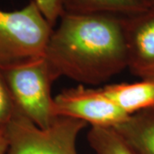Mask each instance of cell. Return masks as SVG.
Returning <instances> with one entry per match:
<instances>
[{
    "instance_id": "7a4b0ae2",
    "label": "cell",
    "mask_w": 154,
    "mask_h": 154,
    "mask_svg": "<svg viewBox=\"0 0 154 154\" xmlns=\"http://www.w3.org/2000/svg\"><path fill=\"white\" fill-rule=\"evenodd\" d=\"M15 111L40 128L54 122L51 85L58 78L45 57L0 67Z\"/></svg>"
},
{
    "instance_id": "8992f818",
    "label": "cell",
    "mask_w": 154,
    "mask_h": 154,
    "mask_svg": "<svg viewBox=\"0 0 154 154\" xmlns=\"http://www.w3.org/2000/svg\"><path fill=\"white\" fill-rule=\"evenodd\" d=\"M127 61L136 76L154 79V6L131 17H122Z\"/></svg>"
},
{
    "instance_id": "5b68a950",
    "label": "cell",
    "mask_w": 154,
    "mask_h": 154,
    "mask_svg": "<svg viewBox=\"0 0 154 154\" xmlns=\"http://www.w3.org/2000/svg\"><path fill=\"white\" fill-rule=\"evenodd\" d=\"M54 113L85 122L91 127H116L128 116L105 94L103 88L80 85L63 90L54 98Z\"/></svg>"
},
{
    "instance_id": "ba28073f",
    "label": "cell",
    "mask_w": 154,
    "mask_h": 154,
    "mask_svg": "<svg viewBox=\"0 0 154 154\" xmlns=\"http://www.w3.org/2000/svg\"><path fill=\"white\" fill-rule=\"evenodd\" d=\"M114 128L135 154H154V110L129 116Z\"/></svg>"
},
{
    "instance_id": "6da1fadb",
    "label": "cell",
    "mask_w": 154,
    "mask_h": 154,
    "mask_svg": "<svg viewBox=\"0 0 154 154\" xmlns=\"http://www.w3.org/2000/svg\"><path fill=\"white\" fill-rule=\"evenodd\" d=\"M58 22L45 53L58 78L99 84L128 67L122 17L64 12Z\"/></svg>"
},
{
    "instance_id": "277c9868",
    "label": "cell",
    "mask_w": 154,
    "mask_h": 154,
    "mask_svg": "<svg viewBox=\"0 0 154 154\" xmlns=\"http://www.w3.org/2000/svg\"><path fill=\"white\" fill-rule=\"evenodd\" d=\"M85 122L57 116L47 128H40L15 111L5 131L8 154H78L76 140Z\"/></svg>"
},
{
    "instance_id": "7c38bea8",
    "label": "cell",
    "mask_w": 154,
    "mask_h": 154,
    "mask_svg": "<svg viewBox=\"0 0 154 154\" xmlns=\"http://www.w3.org/2000/svg\"><path fill=\"white\" fill-rule=\"evenodd\" d=\"M42 12L45 19L55 28L57 22L59 21L64 13L62 0H33Z\"/></svg>"
},
{
    "instance_id": "3957f363",
    "label": "cell",
    "mask_w": 154,
    "mask_h": 154,
    "mask_svg": "<svg viewBox=\"0 0 154 154\" xmlns=\"http://www.w3.org/2000/svg\"><path fill=\"white\" fill-rule=\"evenodd\" d=\"M53 28L33 0L18 11L0 10V67L45 57Z\"/></svg>"
},
{
    "instance_id": "9c48e42d",
    "label": "cell",
    "mask_w": 154,
    "mask_h": 154,
    "mask_svg": "<svg viewBox=\"0 0 154 154\" xmlns=\"http://www.w3.org/2000/svg\"><path fill=\"white\" fill-rule=\"evenodd\" d=\"M64 12L74 14H110L127 17L146 11L141 0H62Z\"/></svg>"
},
{
    "instance_id": "30bf717a",
    "label": "cell",
    "mask_w": 154,
    "mask_h": 154,
    "mask_svg": "<svg viewBox=\"0 0 154 154\" xmlns=\"http://www.w3.org/2000/svg\"><path fill=\"white\" fill-rule=\"evenodd\" d=\"M88 140L96 154H135L113 127H91Z\"/></svg>"
},
{
    "instance_id": "52a82bcc",
    "label": "cell",
    "mask_w": 154,
    "mask_h": 154,
    "mask_svg": "<svg viewBox=\"0 0 154 154\" xmlns=\"http://www.w3.org/2000/svg\"><path fill=\"white\" fill-rule=\"evenodd\" d=\"M102 88L128 116L145 110H154V79L106 85Z\"/></svg>"
},
{
    "instance_id": "8fae6325",
    "label": "cell",
    "mask_w": 154,
    "mask_h": 154,
    "mask_svg": "<svg viewBox=\"0 0 154 154\" xmlns=\"http://www.w3.org/2000/svg\"><path fill=\"white\" fill-rule=\"evenodd\" d=\"M14 114L15 107L0 70V130L5 129Z\"/></svg>"
},
{
    "instance_id": "4fadbf2b",
    "label": "cell",
    "mask_w": 154,
    "mask_h": 154,
    "mask_svg": "<svg viewBox=\"0 0 154 154\" xmlns=\"http://www.w3.org/2000/svg\"><path fill=\"white\" fill-rule=\"evenodd\" d=\"M9 143L5 129L0 130V154H8Z\"/></svg>"
},
{
    "instance_id": "5bb4252c",
    "label": "cell",
    "mask_w": 154,
    "mask_h": 154,
    "mask_svg": "<svg viewBox=\"0 0 154 154\" xmlns=\"http://www.w3.org/2000/svg\"><path fill=\"white\" fill-rule=\"evenodd\" d=\"M141 1H143L144 3H145L146 5H148L149 7H152V6H154V0H141Z\"/></svg>"
}]
</instances>
